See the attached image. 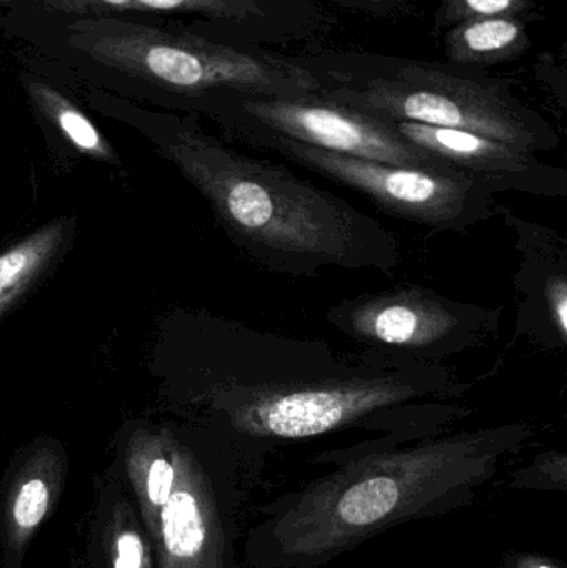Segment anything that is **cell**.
I'll list each match as a JSON object with an SVG mask.
<instances>
[{"label": "cell", "mask_w": 567, "mask_h": 568, "mask_svg": "<svg viewBox=\"0 0 567 568\" xmlns=\"http://www.w3.org/2000/svg\"><path fill=\"white\" fill-rule=\"evenodd\" d=\"M93 109L152 136L209 199L233 242L280 275L323 268L392 275L398 240L378 220L305 182L286 166L253 159L200 130L195 115L152 112L112 93L80 87Z\"/></svg>", "instance_id": "1"}, {"label": "cell", "mask_w": 567, "mask_h": 568, "mask_svg": "<svg viewBox=\"0 0 567 568\" xmlns=\"http://www.w3.org/2000/svg\"><path fill=\"white\" fill-rule=\"evenodd\" d=\"M0 29L67 85L189 115H206L226 97L295 99L322 89L295 59L166 19L70 16L16 3L0 7Z\"/></svg>", "instance_id": "2"}, {"label": "cell", "mask_w": 567, "mask_h": 568, "mask_svg": "<svg viewBox=\"0 0 567 568\" xmlns=\"http://www.w3.org/2000/svg\"><path fill=\"white\" fill-rule=\"evenodd\" d=\"M295 60L318 77L323 97L383 122L466 130L535 153L559 146V133L541 113L478 69L369 53Z\"/></svg>", "instance_id": "3"}, {"label": "cell", "mask_w": 567, "mask_h": 568, "mask_svg": "<svg viewBox=\"0 0 567 568\" xmlns=\"http://www.w3.org/2000/svg\"><path fill=\"white\" fill-rule=\"evenodd\" d=\"M466 387L455 383L445 367L398 359L389 366H365L363 373L353 371L350 376L236 386L230 396L236 397V426L266 436L300 439L406 407L422 397L459 396Z\"/></svg>", "instance_id": "4"}, {"label": "cell", "mask_w": 567, "mask_h": 568, "mask_svg": "<svg viewBox=\"0 0 567 568\" xmlns=\"http://www.w3.org/2000/svg\"><path fill=\"white\" fill-rule=\"evenodd\" d=\"M243 140L362 193L395 219L436 232L466 233L496 215L498 205L492 186L463 170L372 162L275 135H250Z\"/></svg>", "instance_id": "5"}, {"label": "cell", "mask_w": 567, "mask_h": 568, "mask_svg": "<svg viewBox=\"0 0 567 568\" xmlns=\"http://www.w3.org/2000/svg\"><path fill=\"white\" fill-rule=\"evenodd\" d=\"M326 320L363 346L398 359L435 364L496 334L502 310L405 286L340 301L330 307Z\"/></svg>", "instance_id": "6"}, {"label": "cell", "mask_w": 567, "mask_h": 568, "mask_svg": "<svg viewBox=\"0 0 567 568\" xmlns=\"http://www.w3.org/2000/svg\"><path fill=\"white\" fill-rule=\"evenodd\" d=\"M236 135H275L315 149L372 162L418 169H453L403 139L392 123L333 102L322 93L280 97L232 95L206 113Z\"/></svg>", "instance_id": "7"}, {"label": "cell", "mask_w": 567, "mask_h": 568, "mask_svg": "<svg viewBox=\"0 0 567 568\" xmlns=\"http://www.w3.org/2000/svg\"><path fill=\"white\" fill-rule=\"evenodd\" d=\"M30 6L70 16L165 19L193 16L202 36L250 45L286 42L328 29L332 17L308 0H0V7Z\"/></svg>", "instance_id": "8"}, {"label": "cell", "mask_w": 567, "mask_h": 568, "mask_svg": "<svg viewBox=\"0 0 567 568\" xmlns=\"http://www.w3.org/2000/svg\"><path fill=\"white\" fill-rule=\"evenodd\" d=\"M393 129L418 149L472 173L495 193L518 192L545 199L567 196V172L548 165L535 152L466 130L395 122Z\"/></svg>", "instance_id": "9"}, {"label": "cell", "mask_w": 567, "mask_h": 568, "mask_svg": "<svg viewBox=\"0 0 567 568\" xmlns=\"http://www.w3.org/2000/svg\"><path fill=\"white\" fill-rule=\"evenodd\" d=\"M506 222L516 230L523 255L518 287L525 303L519 311V331L535 336L546 347L567 344V250L565 236L555 230L523 222L508 210Z\"/></svg>", "instance_id": "10"}, {"label": "cell", "mask_w": 567, "mask_h": 568, "mask_svg": "<svg viewBox=\"0 0 567 568\" xmlns=\"http://www.w3.org/2000/svg\"><path fill=\"white\" fill-rule=\"evenodd\" d=\"M173 457L175 484L150 536L156 544L162 568H199L209 542V526L199 494L190 479L189 459L175 447Z\"/></svg>", "instance_id": "11"}, {"label": "cell", "mask_w": 567, "mask_h": 568, "mask_svg": "<svg viewBox=\"0 0 567 568\" xmlns=\"http://www.w3.org/2000/svg\"><path fill=\"white\" fill-rule=\"evenodd\" d=\"M17 60L20 85L37 115L80 153L112 160V146L95 123L73 102L70 93L65 92V83L47 72L26 52L19 53Z\"/></svg>", "instance_id": "12"}, {"label": "cell", "mask_w": 567, "mask_h": 568, "mask_svg": "<svg viewBox=\"0 0 567 568\" xmlns=\"http://www.w3.org/2000/svg\"><path fill=\"white\" fill-rule=\"evenodd\" d=\"M538 13L528 17L473 19L446 29L445 53L453 65L486 69L513 62L531 47L529 26Z\"/></svg>", "instance_id": "13"}, {"label": "cell", "mask_w": 567, "mask_h": 568, "mask_svg": "<svg viewBox=\"0 0 567 568\" xmlns=\"http://www.w3.org/2000/svg\"><path fill=\"white\" fill-rule=\"evenodd\" d=\"M129 476L139 497L143 519L152 534L160 509L165 506L175 484L173 446H165L155 436L133 440L129 453Z\"/></svg>", "instance_id": "14"}, {"label": "cell", "mask_w": 567, "mask_h": 568, "mask_svg": "<svg viewBox=\"0 0 567 568\" xmlns=\"http://www.w3.org/2000/svg\"><path fill=\"white\" fill-rule=\"evenodd\" d=\"M63 235L62 223H53L0 255V314L49 266Z\"/></svg>", "instance_id": "15"}, {"label": "cell", "mask_w": 567, "mask_h": 568, "mask_svg": "<svg viewBox=\"0 0 567 568\" xmlns=\"http://www.w3.org/2000/svg\"><path fill=\"white\" fill-rule=\"evenodd\" d=\"M399 499L398 480L373 476L346 490L338 504L340 517L350 526H372L393 513Z\"/></svg>", "instance_id": "16"}, {"label": "cell", "mask_w": 567, "mask_h": 568, "mask_svg": "<svg viewBox=\"0 0 567 568\" xmlns=\"http://www.w3.org/2000/svg\"><path fill=\"white\" fill-rule=\"evenodd\" d=\"M52 486L43 476H30L17 487L10 503L12 542L20 544L45 519L52 503Z\"/></svg>", "instance_id": "17"}, {"label": "cell", "mask_w": 567, "mask_h": 568, "mask_svg": "<svg viewBox=\"0 0 567 568\" xmlns=\"http://www.w3.org/2000/svg\"><path fill=\"white\" fill-rule=\"evenodd\" d=\"M536 3L538 0H439L435 23L438 29H449L465 20L535 16Z\"/></svg>", "instance_id": "18"}, {"label": "cell", "mask_w": 567, "mask_h": 568, "mask_svg": "<svg viewBox=\"0 0 567 568\" xmlns=\"http://www.w3.org/2000/svg\"><path fill=\"white\" fill-rule=\"evenodd\" d=\"M119 527L112 537L113 568H152L145 540L136 526L117 519Z\"/></svg>", "instance_id": "19"}, {"label": "cell", "mask_w": 567, "mask_h": 568, "mask_svg": "<svg viewBox=\"0 0 567 568\" xmlns=\"http://www.w3.org/2000/svg\"><path fill=\"white\" fill-rule=\"evenodd\" d=\"M413 0H360L362 10L375 16H389V13L402 12Z\"/></svg>", "instance_id": "20"}, {"label": "cell", "mask_w": 567, "mask_h": 568, "mask_svg": "<svg viewBox=\"0 0 567 568\" xmlns=\"http://www.w3.org/2000/svg\"><path fill=\"white\" fill-rule=\"evenodd\" d=\"M325 2H332L335 6L345 7V9L350 10H362L360 0H325Z\"/></svg>", "instance_id": "21"}, {"label": "cell", "mask_w": 567, "mask_h": 568, "mask_svg": "<svg viewBox=\"0 0 567 568\" xmlns=\"http://www.w3.org/2000/svg\"><path fill=\"white\" fill-rule=\"evenodd\" d=\"M539 568H551V567H539Z\"/></svg>", "instance_id": "22"}]
</instances>
